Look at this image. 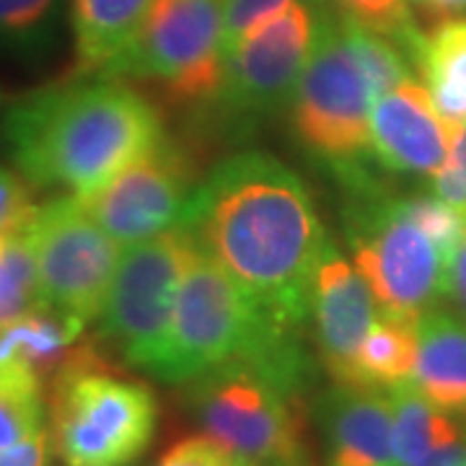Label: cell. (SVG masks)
<instances>
[{
	"label": "cell",
	"instance_id": "cell-1",
	"mask_svg": "<svg viewBox=\"0 0 466 466\" xmlns=\"http://www.w3.org/2000/svg\"><path fill=\"white\" fill-rule=\"evenodd\" d=\"M184 228L267 317L309 324L319 257L329 244L306 182L275 156L238 150L198 184Z\"/></svg>",
	"mask_w": 466,
	"mask_h": 466
},
{
	"label": "cell",
	"instance_id": "cell-2",
	"mask_svg": "<svg viewBox=\"0 0 466 466\" xmlns=\"http://www.w3.org/2000/svg\"><path fill=\"white\" fill-rule=\"evenodd\" d=\"M0 137L26 182L88 198L146 156L164 137V122L119 78L78 73L14 101Z\"/></svg>",
	"mask_w": 466,
	"mask_h": 466
},
{
	"label": "cell",
	"instance_id": "cell-3",
	"mask_svg": "<svg viewBox=\"0 0 466 466\" xmlns=\"http://www.w3.org/2000/svg\"><path fill=\"white\" fill-rule=\"evenodd\" d=\"M299 348H303L299 329L267 317L231 275L198 247L179 283L167 348L150 376L184 386L223 363H269Z\"/></svg>",
	"mask_w": 466,
	"mask_h": 466
},
{
	"label": "cell",
	"instance_id": "cell-4",
	"mask_svg": "<svg viewBox=\"0 0 466 466\" xmlns=\"http://www.w3.org/2000/svg\"><path fill=\"white\" fill-rule=\"evenodd\" d=\"M52 441L66 466H127L148 449L158 401L116 376L91 345H73L52 373Z\"/></svg>",
	"mask_w": 466,
	"mask_h": 466
},
{
	"label": "cell",
	"instance_id": "cell-5",
	"mask_svg": "<svg viewBox=\"0 0 466 466\" xmlns=\"http://www.w3.org/2000/svg\"><path fill=\"white\" fill-rule=\"evenodd\" d=\"M187 404L202 435L259 466H311L303 389L249 360H231L198 376Z\"/></svg>",
	"mask_w": 466,
	"mask_h": 466
},
{
	"label": "cell",
	"instance_id": "cell-6",
	"mask_svg": "<svg viewBox=\"0 0 466 466\" xmlns=\"http://www.w3.org/2000/svg\"><path fill=\"white\" fill-rule=\"evenodd\" d=\"M373 101V86L350 42L345 18L319 8L314 50L290 99L296 140L337 174L363 167Z\"/></svg>",
	"mask_w": 466,
	"mask_h": 466
},
{
	"label": "cell",
	"instance_id": "cell-7",
	"mask_svg": "<svg viewBox=\"0 0 466 466\" xmlns=\"http://www.w3.org/2000/svg\"><path fill=\"white\" fill-rule=\"evenodd\" d=\"M345 233L381 317L417 321L446 296L449 262L433 238L401 213L397 198L360 192V200L345 210Z\"/></svg>",
	"mask_w": 466,
	"mask_h": 466
},
{
	"label": "cell",
	"instance_id": "cell-8",
	"mask_svg": "<svg viewBox=\"0 0 466 466\" xmlns=\"http://www.w3.org/2000/svg\"><path fill=\"white\" fill-rule=\"evenodd\" d=\"M198 249L184 226L125 247L99 314V337L127 366L150 373L167 348L184 269Z\"/></svg>",
	"mask_w": 466,
	"mask_h": 466
},
{
	"label": "cell",
	"instance_id": "cell-9",
	"mask_svg": "<svg viewBox=\"0 0 466 466\" xmlns=\"http://www.w3.org/2000/svg\"><path fill=\"white\" fill-rule=\"evenodd\" d=\"M223 0H153L112 78L156 84L171 104H213L223 84Z\"/></svg>",
	"mask_w": 466,
	"mask_h": 466
},
{
	"label": "cell",
	"instance_id": "cell-10",
	"mask_svg": "<svg viewBox=\"0 0 466 466\" xmlns=\"http://www.w3.org/2000/svg\"><path fill=\"white\" fill-rule=\"evenodd\" d=\"M24 238L32 249L42 306L81 329L99 319L119 244L101 231L84 202L66 195L36 208Z\"/></svg>",
	"mask_w": 466,
	"mask_h": 466
},
{
	"label": "cell",
	"instance_id": "cell-11",
	"mask_svg": "<svg viewBox=\"0 0 466 466\" xmlns=\"http://www.w3.org/2000/svg\"><path fill=\"white\" fill-rule=\"evenodd\" d=\"M317 5L321 0H293L238 39L213 99L228 125L247 127L290 104L314 50Z\"/></svg>",
	"mask_w": 466,
	"mask_h": 466
},
{
	"label": "cell",
	"instance_id": "cell-12",
	"mask_svg": "<svg viewBox=\"0 0 466 466\" xmlns=\"http://www.w3.org/2000/svg\"><path fill=\"white\" fill-rule=\"evenodd\" d=\"M198 184L192 150L164 135L106 187L78 200L109 238L133 247L184 226Z\"/></svg>",
	"mask_w": 466,
	"mask_h": 466
},
{
	"label": "cell",
	"instance_id": "cell-13",
	"mask_svg": "<svg viewBox=\"0 0 466 466\" xmlns=\"http://www.w3.org/2000/svg\"><path fill=\"white\" fill-rule=\"evenodd\" d=\"M373 321L376 299L370 285L329 238L311 280L309 324L314 327L319 358L334 383L358 386V352Z\"/></svg>",
	"mask_w": 466,
	"mask_h": 466
},
{
	"label": "cell",
	"instance_id": "cell-14",
	"mask_svg": "<svg viewBox=\"0 0 466 466\" xmlns=\"http://www.w3.org/2000/svg\"><path fill=\"white\" fill-rule=\"evenodd\" d=\"M368 143L386 171L433 177L449 158L451 125L438 115L431 91L407 78L373 101Z\"/></svg>",
	"mask_w": 466,
	"mask_h": 466
},
{
	"label": "cell",
	"instance_id": "cell-15",
	"mask_svg": "<svg viewBox=\"0 0 466 466\" xmlns=\"http://www.w3.org/2000/svg\"><path fill=\"white\" fill-rule=\"evenodd\" d=\"M324 466H400L394 451V412L383 389L342 386L319 400Z\"/></svg>",
	"mask_w": 466,
	"mask_h": 466
},
{
	"label": "cell",
	"instance_id": "cell-16",
	"mask_svg": "<svg viewBox=\"0 0 466 466\" xmlns=\"http://www.w3.org/2000/svg\"><path fill=\"white\" fill-rule=\"evenodd\" d=\"M410 381L438 407L466 415V317L431 309L417 319V360Z\"/></svg>",
	"mask_w": 466,
	"mask_h": 466
},
{
	"label": "cell",
	"instance_id": "cell-17",
	"mask_svg": "<svg viewBox=\"0 0 466 466\" xmlns=\"http://www.w3.org/2000/svg\"><path fill=\"white\" fill-rule=\"evenodd\" d=\"M153 0H70L78 73L112 76L133 47Z\"/></svg>",
	"mask_w": 466,
	"mask_h": 466
},
{
	"label": "cell",
	"instance_id": "cell-18",
	"mask_svg": "<svg viewBox=\"0 0 466 466\" xmlns=\"http://www.w3.org/2000/svg\"><path fill=\"white\" fill-rule=\"evenodd\" d=\"M415 66L438 115L451 127L466 122V18L438 21L433 32L422 36Z\"/></svg>",
	"mask_w": 466,
	"mask_h": 466
},
{
	"label": "cell",
	"instance_id": "cell-19",
	"mask_svg": "<svg viewBox=\"0 0 466 466\" xmlns=\"http://www.w3.org/2000/svg\"><path fill=\"white\" fill-rule=\"evenodd\" d=\"M394 412V451L400 466L420 461L425 453L466 435V422L428 400L412 381L386 389Z\"/></svg>",
	"mask_w": 466,
	"mask_h": 466
},
{
	"label": "cell",
	"instance_id": "cell-20",
	"mask_svg": "<svg viewBox=\"0 0 466 466\" xmlns=\"http://www.w3.org/2000/svg\"><path fill=\"white\" fill-rule=\"evenodd\" d=\"M417 360V321L376 317L358 352V386L391 389L412 379Z\"/></svg>",
	"mask_w": 466,
	"mask_h": 466
},
{
	"label": "cell",
	"instance_id": "cell-21",
	"mask_svg": "<svg viewBox=\"0 0 466 466\" xmlns=\"http://www.w3.org/2000/svg\"><path fill=\"white\" fill-rule=\"evenodd\" d=\"M45 309L39 300L36 267L24 233L0 236V327Z\"/></svg>",
	"mask_w": 466,
	"mask_h": 466
},
{
	"label": "cell",
	"instance_id": "cell-22",
	"mask_svg": "<svg viewBox=\"0 0 466 466\" xmlns=\"http://www.w3.org/2000/svg\"><path fill=\"white\" fill-rule=\"evenodd\" d=\"M337 14L360 24L368 32H376L394 42L415 63L420 42L425 34L417 29L412 16V0H329Z\"/></svg>",
	"mask_w": 466,
	"mask_h": 466
},
{
	"label": "cell",
	"instance_id": "cell-23",
	"mask_svg": "<svg viewBox=\"0 0 466 466\" xmlns=\"http://www.w3.org/2000/svg\"><path fill=\"white\" fill-rule=\"evenodd\" d=\"M60 0H0V45L36 55L50 45Z\"/></svg>",
	"mask_w": 466,
	"mask_h": 466
},
{
	"label": "cell",
	"instance_id": "cell-24",
	"mask_svg": "<svg viewBox=\"0 0 466 466\" xmlns=\"http://www.w3.org/2000/svg\"><path fill=\"white\" fill-rule=\"evenodd\" d=\"M397 205L404 216L417 223L422 231L428 233L443 251L446 262L459 249V244L466 236V216H461L449 202L431 195H412V198H397Z\"/></svg>",
	"mask_w": 466,
	"mask_h": 466
},
{
	"label": "cell",
	"instance_id": "cell-25",
	"mask_svg": "<svg viewBox=\"0 0 466 466\" xmlns=\"http://www.w3.org/2000/svg\"><path fill=\"white\" fill-rule=\"evenodd\" d=\"M42 386H0V449L42 433Z\"/></svg>",
	"mask_w": 466,
	"mask_h": 466
},
{
	"label": "cell",
	"instance_id": "cell-26",
	"mask_svg": "<svg viewBox=\"0 0 466 466\" xmlns=\"http://www.w3.org/2000/svg\"><path fill=\"white\" fill-rule=\"evenodd\" d=\"M288 3L293 0H223V36H220L223 66L244 34L272 14H278Z\"/></svg>",
	"mask_w": 466,
	"mask_h": 466
},
{
	"label": "cell",
	"instance_id": "cell-27",
	"mask_svg": "<svg viewBox=\"0 0 466 466\" xmlns=\"http://www.w3.org/2000/svg\"><path fill=\"white\" fill-rule=\"evenodd\" d=\"M34 213L36 205L26 182L16 174L0 168V236H16L26 231Z\"/></svg>",
	"mask_w": 466,
	"mask_h": 466
},
{
	"label": "cell",
	"instance_id": "cell-28",
	"mask_svg": "<svg viewBox=\"0 0 466 466\" xmlns=\"http://www.w3.org/2000/svg\"><path fill=\"white\" fill-rule=\"evenodd\" d=\"M158 466H233V456L208 435H189L174 443Z\"/></svg>",
	"mask_w": 466,
	"mask_h": 466
},
{
	"label": "cell",
	"instance_id": "cell-29",
	"mask_svg": "<svg viewBox=\"0 0 466 466\" xmlns=\"http://www.w3.org/2000/svg\"><path fill=\"white\" fill-rule=\"evenodd\" d=\"M47 461H50V438L45 431L16 446L0 449V466H47Z\"/></svg>",
	"mask_w": 466,
	"mask_h": 466
},
{
	"label": "cell",
	"instance_id": "cell-30",
	"mask_svg": "<svg viewBox=\"0 0 466 466\" xmlns=\"http://www.w3.org/2000/svg\"><path fill=\"white\" fill-rule=\"evenodd\" d=\"M446 296H449L459 311L466 317V236L459 244V249L453 251L446 267Z\"/></svg>",
	"mask_w": 466,
	"mask_h": 466
},
{
	"label": "cell",
	"instance_id": "cell-31",
	"mask_svg": "<svg viewBox=\"0 0 466 466\" xmlns=\"http://www.w3.org/2000/svg\"><path fill=\"white\" fill-rule=\"evenodd\" d=\"M461 417L466 422V415ZM410 466H466V435L459 441H451L446 446H438Z\"/></svg>",
	"mask_w": 466,
	"mask_h": 466
},
{
	"label": "cell",
	"instance_id": "cell-32",
	"mask_svg": "<svg viewBox=\"0 0 466 466\" xmlns=\"http://www.w3.org/2000/svg\"><path fill=\"white\" fill-rule=\"evenodd\" d=\"M412 5H420L425 14H431L438 21L456 18L466 11V0H412Z\"/></svg>",
	"mask_w": 466,
	"mask_h": 466
},
{
	"label": "cell",
	"instance_id": "cell-33",
	"mask_svg": "<svg viewBox=\"0 0 466 466\" xmlns=\"http://www.w3.org/2000/svg\"><path fill=\"white\" fill-rule=\"evenodd\" d=\"M446 164L466 177V122L451 127V148Z\"/></svg>",
	"mask_w": 466,
	"mask_h": 466
},
{
	"label": "cell",
	"instance_id": "cell-34",
	"mask_svg": "<svg viewBox=\"0 0 466 466\" xmlns=\"http://www.w3.org/2000/svg\"><path fill=\"white\" fill-rule=\"evenodd\" d=\"M233 466H259V464H251V461H244V459H233Z\"/></svg>",
	"mask_w": 466,
	"mask_h": 466
},
{
	"label": "cell",
	"instance_id": "cell-35",
	"mask_svg": "<svg viewBox=\"0 0 466 466\" xmlns=\"http://www.w3.org/2000/svg\"><path fill=\"white\" fill-rule=\"evenodd\" d=\"M0 104H3V91H0Z\"/></svg>",
	"mask_w": 466,
	"mask_h": 466
}]
</instances>
